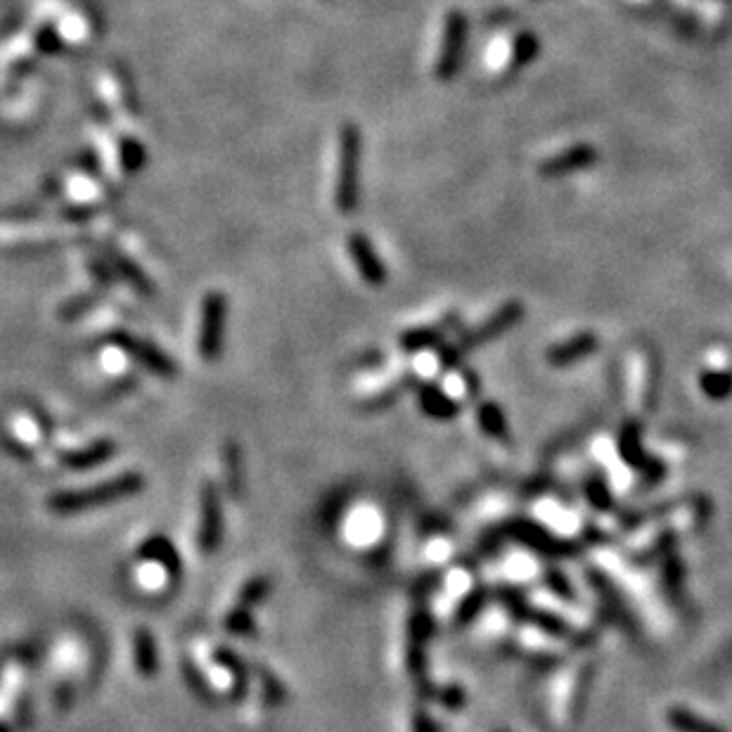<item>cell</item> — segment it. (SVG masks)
I'll return each mask as SVG.
<instances>
[{
	"mask_svg": "<svg viewBox=\"0 0 732 732\" xmlns=\"http://www.w3.org/2000/svg\"><path fill=\"white\" fill-rule=\"evenodd\" d=\"M413 732H441V728L422 706H417L413 711Z\"/></svg>",
	"mask_w": 732,
	"mask_h": 732,
	"instance_id": "cell-40",
	"label": "cell"
},
{
	"mask_svg": "<svg viewBox=\"0 0 732 732\" xmlns=\"http://www.w3.org/2000/svg\"><path fill=\"white\" fill-rule=\"evenodd\" d=\"M500 531H503L505 541L522 545V548L536 552V555L552 562L571 560V557H576L583 550V543L560 538L557 534H552L550 529L534 522V519H510V522L500 526Z\"/></svg>",
	"mask_w": 732,
	"mask_h": 732,
	"instance_id": "cell-5",
	"label": "cell"
},
{
	"mask_svg": "<svg viewBox=\"0 0 732 732\" xmlns=\"http://www.w3.org/2000/svg\"><path fill=\"white\" fill-rule=\"evenodd\" d=\"M678 538H680L678 531H659V536L654 538L652 543H647L640 552L631 555V562L635 567H650V564L661 562L666 555L676 552Z\"/></svg>",
	"mask_w": 732,
	"mask_h": 732,
	"instance_id": "cell-22",
	"label": "cell"
},
{
	"mask_svg": "<svg viewBox=\"0 0 732 732\" xmlns=\"http://www.w3.org/2000/svg\"><path fill=\"white\" fill-rule=\"evenodd\" d=\"M666 721L676 732H725L723 728H718L716 723L706 721V718L697 716L695 711L683 709V706H673L666 714Z\"/></svg>",
	"mask_w": 732,
	"mask_h": 732,
	"instance_id": "cell-25",
	"label": "cell"
},
{
	"mask_svg": "<svg viewBox=\"0 0 732 732\" xmlns=\"http://www.w3.org/2000/svg\"><path fill=\"white\" fill-rule=\"evenodd\" d=\"M465 384H467V394L477 396V391H479V377H477V372H474V370H465Z\"/></svg>",
	"mask_w": 732,
	"mask_h": 732,
	"instance_id": "cell-41",
	"label": "cell"
},
{
	"mask_svg": "<svg viewBox=\"0 0 732 732\" xmlns=\"http://www.w3.org/2000/svg\"><path fill=\"white\" fill-rule=\"evenodd\" d=\"M346 247H349L353 266L358 268L361 278L368 282L370 287H382L384 282H387V268H384L380 254L375 252V247H372L368 235L351 233Z\"/></svg>",
	"mask_w": 732,
	"mask_h": 732,
	"instance_id": "cell-11",
	"label": "cell"
},
{
	"mask_svg": "<svg viewBox=\"0 0 732 732\" xmlns=\"http://www.w3.org/2000/svg\"><path fill=\"white\" fill-rule=\"evenodd\" d=\"M493 595H496V600L507 609V614H510L517 624L534 626L545 635H550V638L569 642V645L579 647V650H586V647L595 645L597 638L595 631H588V628H574L571 624H567V619H562V616L534 607L529 600H526L522 590L515 586L496 588L493 590Z\"/></svg>",
	"mask_w": 732,
	"mask_h": 732,
	"instance_id": "cell-1",
	"label": "cell"
},
{
	"mask_svg": "<svg viewBox=\"0 0 732 732\" xmlns=\"http://www.w3.org/2000/svg\"><path fill=\"white\" fill-rule=\"evenodd\" d=\"M498 732H505V730H498Z\"/></svg>",
	"mask_w": 732,
	"mask_h": 732,
	"instance_id": "cell-42",
	"label": "cell"
},
{
	"mask_svg": "<svg viewBox=\"0 0 732 732\" xmlns=\"http://www.w3.org/2000/svg\"><path fill=\"white\" fill-rule=\"evenodd\" d=\"M616 448H619V458L635 472H640L647 465V460L652 458V455L645 453V446H642V425L638 420H628L621 427Z\"/></svg>",
	"mask_w": 732,
	"mask_h": 732,
	"instance_id": "cell-17",
	"label": "cell"
},
{
	"mask_svg": "<svg viewBox=\"0 0 732 732\" xmlns=\"http://www.w3.org/2000/svg\"><path fill=\"white\" fill-rule=\"evenodd\" d=\"M593 680H595V664H583L579 673H576L574 683H571L569 699H567V718L571 725H576L583 718Z\"/></svg>",
	"mask_w": 732,
	"mask_h": 732,
	"instance_id": "cell-18",
	"label": "cell"
},
{
	"mask_svg": "<svg viewBox=\"0 0 732 732\" xmlns=\"http://www.w3.org/2000/svg\"><path fill=\"white\" fill-rule=\"evenodd\" d=\"M434 635V614L425 607V602H417L408 621V640L427 645Z\"/></svg>",
	"mask_w": 732,
	"mask_h": 732,
	"instance_id": "cell-29",
	"label": "cell"
},
{
	"mask_svg": "<svg viewBox=\"0 0 732 732\" xmlns=\"http://www.w3.org/2000/svg\"><path fill=\"white\" fill-rule=\"evenodd\" d=\"M439 581H441V571H432V574L422 576V579L415 583L410 593H413V597L417 602H425L429 597V593H434L436 586H439Z\"/></svg>",
	"mask_w": 732,
	"mask_h": 732,
	"instance_id": "cell-39",
	"label": "cell"
},
{
	"mask_svg": "<svg viewBox=\"0 0 732 732\" xmlns=\"http://www.w3.org/2000/svg\"><path fill=\"white\" fill-rule=\"evenodd\" d=\"M699 389L709 401H728L732 396V372L730 370H702Z\"/></svg>",
	"mask_w": 732,
	"mask_h": 732,
	"instance_id": "cell-24",
	"label": "cell"
},
{
	"mask_svg": "<svg viewBox=\"0 0 732 732\" xmlns=\"http://www.w3.org/2000/svg\"><path fill=\"white\" fill-rule=\"evenodd\" d=\"M661 588L673 605H680L685 590V562L676 552L661 560Z\"/></svg>",
	"mask_w": 732,
	"mask_h": 732,
	"instance_id": "cell-20",
	"label": "cell"
},
{
	"mask_svg": "<svg viewBox=\"0 0 732 732\" xmlns=\"http://www.w3.org/2000/svg\"><path fill=\"white\" fill-rule=\"evenodd\" d=\"M109 339H112V344H117L121 351H126L133 361L154 372L157 377H162V380H173V377H176V363H173L164 351H159L154 344L145 342V339H138L136 335H128V332H114Z\"/></svg>",
	"mask_w": 732,
	"mask_h": 732,
	"instance_id": "cell-10",
	"label": "cell"
},
{
	"mask_svg": "<svg viewBox=\"0 0 732 732\" xmlns=\"http://www.w3.org/2000/svg\"><path fill=\"white\" fill-rule=\"evenodd\" d=\"M271 588H273V581L268 579V576H254V579H249L247 583H244L240 595H237V607H244V609L259 607L261 602L271 595Z\"/></svg>",
	"mask_w": 732,
	"mask_h": 732,
	"instance_id": "cell-31",
	"label": "cell"
},
{
	"mask_svg": "<svg viewBox=\"0 0 732 732\" xmlns=\"http://www.w3.org/2000/svg\"><path fill=\"white\" fill-rule=\"evenodd\" d=\"M543 583H545V588H548L555 597H560V600L576 602V590H574V586H571V581L567 579V574H564L562 569H557V567L545 569Z\"/></svg>",
	"mask_w": 732,
	"mask_h": 732,
	"instance_id": "cell-33",
	"label": "cell"
},
{
	"mask_svg": "<svg viewBox=\"0 0 732 732\" xmlns=\"http://www.w3.org/2000/svg\"><path fill=\"white\" fill-rule=\"evenodd\" d=\"M223 626H226L233 635H254L256 633V624L252 619V612H249V609H244V607L230 609L226 619H223Z\"/></svg>",
	"mask_w": 732,
	"mask_h": 732,
	"instance_id": "cell-35",
	"label": "cell"
},
{
	"mask_svg": "<svg viewBox=\"0 0 732 732\" xmlns=\"http://www.w3.org/2000/svg\"><path fill=\"white\" fill-rule=\"evenodd\" d=\"M467 15L462 10H448L446 24H443V41L441 53L436 60V79L439 81H453L460 72L462 57H465L467 46Z\"/></svg>",
	"mask_w": 732,
	"mask_h": 732,
	"instance_id": "cell-6",
	"label": "cell"
},
{
	"mask_svg": "<svg viewBox=\"0 0 732 732\" xmlns=\"http://www.w3.org/2000/svg\"><path fill=\"white\" fill-rule=\"evenodd\" d=\"M112 455H114V443L107 439H100V441H93V443H88V446L79 448V451L62 453L60 462H62V467H67V470L86 472V470H93V467L102 465V462H107Z\"/></svg>",
	"mask_w": 732,
	"mask_h": 732,
	"instance_id": "cell-16",
	"label": "cell"
},
{
	"mask_svg": "<svg viewBox=\"0 0 732 732\" xmlns=\"http://www.w3.org/2000/svg\"><path fill=\"white\" fill-rule=\"evenodd\" d=\"M223 538V510L216 486L207 481L199 496V529H197V548L204 555H214Z\"/></svg>",
	"mask_w": 732,
	"mask_h": 732,
	"instance_id": "cell-9",
	"label": "cell"
},
{
	"mask_svg": "<svg viewBox=\"0 0 732 732\" xmlns=\"http://www.w3.org/2000/svg\"><path fill=\"white\" fill-rule=\"evenodd\" d=\"M458 323H460L458 313H451V316L443 318L439 325H425L415 327V330H406L401 337H398V346H401V351L406 353L432 349V346L441 344L443 337H446L453 327H458Z\"/></svg>",
	"mask_w": 732,
	"mask_h": 732,
	"instance_id": "cell-14",
	"label": "cell"
},
{
	"mask_svg": "<svg viewBox=\"0 0 732 732\" xmlns=\"http://www.w3.org/2000/svg\"><path fill=\"white\" fill-rule=\"evenodd\" d=\"M145 488L143 474L124 472L117 477L100 481L95 486L79 488V491H60L48 498V510L53 515H79V512L95 510V507L117 503V500L138 496Z\"/></svg>",
	"mask_w": 732,
	"mask_h": 732,
	"instance_id": "cell-2",
	"label": "cell"
},
{
	"mask_svg": "<svg viewBox=\"0 0 732 732\" xmlns=\"http://www.w3.org/2000/svg\"><path fill=\"white\" fill-rule=\"evenodd\" d=\"M226 467H228L226 481H228L230 493H233V496H240V488L244 484L242 481V455H240V448L233 446V443L226 448Z\"/></svg>",
	"mask_w": 732,
	"mask_h": 732,
	"instance_id": "cell-36",
	"label": "cell"
},
{
	"mask_svg": "<svg viewBox=\"0 0 732 732\" xmlns=\"http://www.w3.org/2000/svg\"><path fill=\"white\" fill-rule=\"evenodd\" d=\"M133 657H136V669L140 676L152 678L157 673V645L147 631H138L133 640Z\"/></svg>",
	"mask_w": 732,
	"mask_h": 732,
	"instance_id": "cell-27",
	"label": "cell"
},
{
	"mask_svg": "<svg viewBox=\"0 0 732 732\" xmlns=\"http://www.w3.org/2000/svg\"><path fill=\"white\" fill-rule=\"evenodd\" d=\"M586 581L590 590L597 595V600H600V609L605 612L607 619L614 621L616 626H621L628 635H633L635 638V635L640 633L638 621H635L631 607L626 605V597L619 593L614 581L609 579L605 571L597 567H586Z\"/></svg>",
	"mask_w": 732,
	"mask_h": 732,
	"instance_id": "cell-7",
	"label": "cell"
},
{
	"mask_svg": "<svg viewBox=\"0 0 732 732\" xmlns=\"http://www.w3.org/2000/svg\"><path fill=\"white\" fill-rule=\"evenodd\" d=\"M597 157H600V154H597L593 145L581 143L555 154V157L545 159V162L538 166V173H541L543 178H564L571 176V173L590 169V166L597 162Z\"/></svg>",
	"mask_w": 732,
	"mask_h": 732,
	"instance_id": "cell-12",
	"label": "cell"
},
{
	"mask_svg": "<svg viewBox=\"0 0 732 732\" xmlns=\"http://www.w3.org/2000/svg\"><path fill=\"white\" fill-rule=\"evenodd\" d=\"M597 346H600V342H597L595 332H579V335L567 339V342L550 346L545 358H548L552 368H571V365L586 361V358L593 356Z\"/></svg>",
	"mask_w": 732,
	"mask_h": 732,
	"instance_id": "cell-13",
	"label": "cell"
},
{
	"mask_svg": "<svg viewBox=\"0 0 732 732\" xmlns=\"http://www.w3.org/2000/svg\"><path fill=\"white\" fill-rule=\"evenodd\" d=\"M434 699L443 706V709L460 711L462 706L467 704V692L462 690V687L458 683H451V685L441 687V690H436V697Z\"/></svg>",
	"mask_w": 732,
	"mask_h": 732,
	"instance_id": "cell-37",
	"label": "cell"
},
{
	"mask_svg": "<svg viewBox=\"0 0 732 732\" xmlns=\"http://www.w3.org/2000/svg\"><path fill=\"white\" fill-rule=\"evenodd\" d=\"M638 474H640L642 491H650V488L659 486L661 481L666 479V465H664V460L650 458V460H647V465L642 467V470Z\"/></svg>",
	"mask_w": 732,
	"mask_h": 732,
	"instance_id": "cell-38",
	"label": "cell"
},
{
	"mask_svg": "<svg viewBox=\"0 0 732 732\" xmlns=\"http://www.w3.org/2000/svg\"><path fill=\"white\" fill-rule=\"evenodd\" d=\"M417 384H420V382H417L415 377H403V380H401V382H396L394 387L384 389L382 394H375V396L370 398V401L361 403V408L365 410V413H375V410H387L389 406H394V403H396L398 398H401L403 394H406V391H410V389H417Z\"/></svg>",
	"mask_w": 732,
	"mask_h": 732,
	"instance_id": "cell-30",
	"label": "cell"
},
{
	"mask_svg": "<svg viewBox=\"0 0 732 732\" xmlns=\"http://www.w3.org/2000/svg\"><path fill=\"white\" fill-rule=\"evenodd\" d=\"M524 316H526V308L522 301H507V304L500 306L491 318H486L484 323L467 332L465 337H460L458 342L448 344L439 356V368L455 370L462 361H465V356H470L472 351L496 342V339L503 337L505 332L515 330V327L524 320Z\"/></svg>",
	"mask_w": 732,
	"mask_h": 732,
	"instance_id": "cell-3",
	"label": "cell"
},
{
	"mask_svg": "<svg viewBox=\"0 0 732 732\" xmlns=\"http://www.w3.org/2000/svg\"><path fill=\"white\" fill-rule=\"evenodd\" d=\"M140 557H143L145 562L159 564V567L169 571L171 576H178V571H181V557H178L176 548L162 536H154L150 541H145L143 548H140Z\"/></svg>",
	"mask_w": 732,
	"mask_h": 732,
	"instance_id": "cell-21",
	"label": "cell"
},
{
	"mask_svg": "<svg viewBox=\"0 0 732 732\" xmlns=\"http://www.w3.org/2000/svg\"><path fill=\"white\" fill-rule=\"evenodd\" d=\"M361 159L363 136L358 126L346 124L339 133V173L335 202L342 214H353L361 204Z\"/></svg>",
	"mask_w": 732,
	"mask_h": 732,
	"instance_id": "cell-4",
	"label": "cell"
},
{
	"mask_svg": "<svg viewBox=\"0 0 732 732\" xmlns=\"http://www.w3.org/2000/svg\"><path fill=\"white\" fill-rule=\"evenodd\" d=\"M583 493H586V500L593 507L595 512H612L614 510V496L612 488H609L607 479L602 474H588L586 481H583Z\"/></svg>",
	"mask_w": 732,
	"mask_h": 732,
	"instance_id": "cell-26",
	"label": "cell"
},
{
	"mask_svg": "<svg viewBox=\"0 0 732 732\" xmlns=\"http://www.w3.org/2000/svg\"><path fill=\"white\" fill-rule=\"evenodd\" d=\"M226 313L228 301L223 294L211 292L202 301V320H199V339L197 349L202 361H216L221 356L223 332H226Z\"/></svg>",
	"mask_w": 732,
	"mask_h": 732,
	"instance_id": "cell-8",
	"label": "cell"
},
{
	"mask_svg": "<svg viewBox=\"0 0 732 732\" xmlns=\"http://www.w3.org/2000/svg\"><path fill=\"white\" fill-rule=\"evenodd\" d=\"M491 597H493V590L486 588V586L472 588L470 593L462 597V602L458 607H455V612H453V628H455V631H462V628L470 626L472 621L477 619L481 612H484L488 602H491Z\"/></svg>",
	"mask_w": 732,
	"mask_h": 732,
	"instance_id": "cell-19",
	"label": "cell"
},
{
	"mask_svg": "<svg viewBox=\"0 0 732 732\" xmlns=\"http://www.w3.org/2000/svg\"><path fill=\"white\" fill-rule=\"evenodd\" d=\"M417 403L422 413L439 422L455 420L460 415V403L448 396L439 384H417Z\"/></svg>",
	"mask_w": 732,
	"mask_h": 732,
	"instance_id": "cell-15",
	"label": "cell"
},
{
	"mask_svg": "<svg viewBox=\"0 0 732 732\" xmlns=\"http://www.w3.org/2000/svg\"><path fill=\"white\" fill-rule=\"evenodd\" d=\"M254 673H256V676H259L263 697H266L268 704H282V702H285V697H287L285 685H282L280 680L275 678L271 671H266V669H263V666H256Z\"/></svg>",
	"mask_w": 732,
	"mask_h": 732,
	"instance_id": "cell-34",
	"label": "cell"
},
{
	"mask_svg": "<svg viewBox=\"0 0 732 732\" xmlns=\"http://www.w3.org/2000/svg\"><path fill=\"white\" fill-rule=\"evenodd\" d=\"M538 53H541V41H538L536 34H531V31H524V34H519L515 38V43H512L510 69L512 72H517V69L529 67V64L538 57Z\"/></svg>",
	"mask_w": 732,
	"mask_h": 732,
	"instance_id": "cell-28",
	"label": "cell"
},
{
	"mask_svg": "<svg viewBox=\"0 0 732 732\" xmlns=\"http://www.w3.org/2000/svg\"><path fill=\"white\" fill-rule=\"evenodd\" d=\"M477 422H479L481 432H484L486 436H491V439H496V441L510 439V422H507L503 408H500L498 403H493V401L481 403V406L477 408Z\"/></svg>",
	"mask_w": 732,
	"mask_h": 732,
	"instance_id": "cell-23",
	"label": "cell"
},
{
	"mask_svg": "<svg viewBox=\"0 0 732 732\" xmlns=\"http://www.w3.org/2000/svg\"><path fill=\"white\" fill-rule=\"evenodd\" d=\"M214 657H216L218 664L223 666V669H228L230 673H233L237 695H244V692H247V683H249L247 664H244L242 659H237L235 654L228 650V647H218V650L214 652Z\"/></svg>",
	"mask_w": 732,
	"mask_h": 732,
	"instance_id": "cell-32",
	"label": "cell"
}]
</instances>
